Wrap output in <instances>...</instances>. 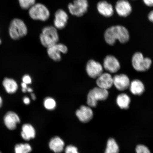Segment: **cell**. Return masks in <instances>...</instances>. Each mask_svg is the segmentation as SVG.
<instances>
[{
    "label": "cell",
    "instance_id": "cell-7",
    "mask_svg": "<svg viewBox=\"0 0 153 153\" xmlns=\"http://www.w3.org/2000/svg\"><path fill=\"white\" fill-rule=\"evenodd\" d=\"M68 51V48L65 45L58 43L47 48L48 55L55 62H60L62 59L61 54H66Z\"/></svg>",
    "mask_w": 153,
    "mask_h": 153
},
{
    "label": "cell",
    "instance_id": "cell-17",
    "mask_svg": "<svg viewBox=\"0 0 153 153\" xmlns=\"http://www.w3.org/2000/svg\"><path fill=\"white\" fill-rule=\"evenodd\" d=\"M49 146L51 150L55 153H61L64 150L65 143L60 137L56 136L51 139Z\"/></svg>",
    "mask_w": 153,
    "mask_h": 153
},
{
    "label": "cell",
    "instance_id": "cell-6",
    "mask_svg": "<svg viewBox=\"0 0 153 153\" xmlns=\"http://www.w3.org/2000/svg\"><path fill=\"white\" fill-rule=\"evenodd\" d=\"M132 65L134 69L138 72H145L150 68L152 61L148 57H144L142 53L137 52L132 58Z\"/></svg>",
    "mask_w": 153,
    "mask_h": 153
},
{
    "label": "cell",
    "instance_id": "cell-26",
    "mask_svg": "<svg viewBox=\"0 0 153 153\" xmlns=\"http://www.w3.org/2000/svg\"><path fill=\"white\" fill-rule=\"evenodd\" d=\"M19 4L22 8L29 9L36 3V0H18Z\"/></svg>",
    "mask_w": 153,
    "mask_h": 153
},
{
    "label": "cell",
    "instance_id": "cell-34",
    "mask_svg": "<svg viewBox=\"0 0 153 153\" xmlns=\"http://www.w3.org/2000/svg\"><path fill=\"white\" fill-rule=\"evenodd\" d=\"M30 95H31V97H32V99H33V100H36V97L35 94H34V93H32Z\"/></svg>",
    "mask_w": 153,
    "mask_h": 153
},
{
    "label": "cell",
    "instance_id": "cell-33",
    "mask_svg": "<svg viewBox=\"0 0 153 153\" xmlns=\"http://www.w3.org/2000/svg\"><path fill=\"white\" fill-rule=\"evenodd\" d=\"M149 20L153 23V10L151 11L148 15Z\"/></svg>",
    "mask_w": 153,
    "mask_h": 153
},
{
    "label": "cell",
    "instance_id": "cell-32",
    "mask_svg": "<svg viewBox=\"0 0 153 153\" xmlns=\"http://www.w3.org/2000/svg\"><path fill=\"white\" fill-rule=\"evenodd\" d=\"M23 101L25 104L29 105L30 103V99L28 97H25L23 99Z\"/></svg>",
    "mask_w": 153,
    "mask_h": 153
},
{
    "label": "cell",
    "instance_id": "cell-37",
    "mask_svg": "<svg viewBox=\"0 0 153 153\" xmlns=\"http://www.w3.org/2000/svg\"><path fill=\"white\" fill-rule=\"evenodd\" d=\"M1 39H0V45H1Z\"/></svg>",
    "mask_w": 153,
    "mask_h": 153
},
{
    "label": "cell",
    "instance_id": "cell-30",
    "mask_svg": "<svg viewBox=\"0 0 153 153\" xmlns=\"http://www.w3.org/2000/svg\"><path fill=\"white\" fill-rule=\"evenodd\" d=\"M145 4L149 7L153 6V0H143Z\"/></svg>",
    "mask_w": 153,
    "mask_h": 153
},
{
    "label": "cell",
    "instance_id": "cell-24",
    "mask_svg": "<svg viewBox=\"0 0 153 153\" xmlns=\"http://www.w3.org/2000/svg\"><path fill=\"white\" fill-rule=\"evenodd\" d=\"M15 153H30L32 149L28 143H19L15 145Z\"/></svg>",
    "mask_w": 153,
    "mask_h": 153
},
{
    "label": "cell",
    "instance_id": "cell-21",
    "mask_svg": "<svg viewBox=\"0 0 153 153\" xmlns=\"http://www.w3.org/2000/svg\"><path fill=\"white\" fill-rule=\"evenodd\" d=\"M3 85L6 91L10 94L16 93L18 88V84L12 78H5L3 81Z\"/></svg>",
    "mask_w": 153,
    "mask_h": 153
},
{
    "label": "cell",
    "instance_id": "cell-20",
    "mask_svg": "<svg viewBox=\"0 0 153 153\" xmlns=\"http://www.w3.org/2000/svg\"><path fill=\"white\" fill-rule=\"evenodd\" d=\"M129 88L133 94L142 95L145 91V86L143 82L139 79H135L131 82Z\"/></svg>",
    "mask_w": 153,
    "mask_h": 153
},
{
    "label": "cell",
    "instance_id": "cell-31",
    "mask_svg": "<svg viewBox=\"0 0 153 153\" xmlns=\"http://www.w3.org/2000/svg\"><path fill=\"white\" fill-rule=\"evenodd\" d=\"M21 86H22V91L23 92H26L27 91V85L22 82V84H21Z\"/></svg>",
    "mask_w": 153,
    "mask_h": 153
},
{
    "label": "cell",
    "instance_id": "cell-25",
    "mask_svg": "<svg viewBox=\"0 0 153 153\" xmlns=\"http://www.w3.org/2000/svg\"><path fill=\"white\" fill-rule=\"evenodd\" d=\"M44 106L47 110H53L56 108V103L54 99L50 97L45 98L43 102Z\"/></svg>",
    "mask_w": 153,
    "mask_h": 153
},
{
    "label": "cell",
    "instance_id": "cell-8",
    "mask_svg": "<svg viewBox=\"0 0 153 153\" xmlns=\"http://www.w3.org/2000/svg\"><path fill=\"white\" fill-rule=\"evenodd\" d=\"M88 7L87 0H75L68 6L69 11L72 15L81 17L87 12Z\"/></svg>",
    "mask_w": 153,
    "mask_h": 153
},
{
    "label": "cell",
    "instance_id": "cell-27",
    "mask_svg": "<svg viewBox=\"0 0 153 153\" xmlns=\"http://www.w3.org/2000/svg\"><path fill=\"white\" fill-rule=\"evenodd\" d=\"M135 151L136 153H151L148 147L143 145H137Z\"/></svg>",
    "mask_w": 153,
    "mask_h": 153
},
{
    "label": "cell",
    "instance_id": "cell-18",
    "mask_svg": "<svg viewBox=\"0 0 153 153\" xmlns=\"http://www.w3.org/2000/svg\"><path fill=\"white\" fill-rule=\"evenodd\" d=\"M97 7L99 12L104 16L110 17L113 15L114 11L112 5L106 1L99 2Z\"/></svg>",
    "mask_w": 153,
    "mask_h": 153
},
{
    "label": "cell",
    "instance_id": "cell-29",
    "mask_svg": "<svg viewBox=\"0 0 153 153\" xmlns=\"http://www.w3.org/2000/svg\"><path fill=\"white\" fill-rule=\"evenodd\" d=\"M22 82L26 83L27 85H29L31 84L32 82V78L30 76L28 75V74H25L22 78Z\"/></svg>",
    "mask_w": 153,
    "mask_h": 153
},
{
    "label": "cell",
    "instance_id": "cell-5",
    "mask_svg": "<svg viewBox=\"0 0 153 153\" xmlns=\"http://www.w3.org/2000/svg\"><path fill=\"white\" fill-rule=\"evenodd\" d=\"M29 15L33 20L45 22L49 18L50 13L47 7L41 3H35L29 9Z\"/></svg>",
    "mask_w": 153,
    "mask_h": 153
},
{
    "label": "cell",
    "instance_id": "cell-36",
    "mask_svg": "<svg viewBox=\"0 0 153 153\" xmlns=\"http://www.w3.org/2000/svg\"><path fill=\"white\" fill-rule=\"evenodd\" d=\"M2 99L1 97L0 96V108H1L2 105Z\"/></svg>",
    "mask_w": 153,
    "mask_h": 153
},
{
    "label": "cell",
    "instance_id": "cell-3",
    "mask_svg": "<svg viewBox=\"0 0 153 153\" xmlns=\"http://www.w3.org/2000/svg\"><path fill=\"white\" fill-rule=\"evenodd\" d=\"M9 30L10 36L14 40H18L24 37L28 32L27 28L23 21L17 18L11 21Z\"/></svg>",
    "mask_w": 153,
    "mask_h": 153
},
{
    "label": "cell",
    "instance_id": "cell-2",
    "mask_svg": "<svg viewBox=\"0 0 153 153\" xmlns=\"http://www.w3.org/2000/svg\"><path fill=\"white\" fill-rule=\"evenodd\" d=\"M40 41L43 47L49 48L58 43L59 37L54 26H46L43 28L39 36Z\"/></svg>",
    "mask_w": 153,
    "mask_h": 153
},
{
    "label": "cell",
    "instance_id": "cell-28",
    "mask_svg": "<svg viewBox=\"0 0 153 153\" xmlns=\"http://www.w3.org/2000/svg\"><path fill=\"white\" fill-rule=\"evenodd\" d=\"M65 153H79L76 147L72 145H69L65 149Z\"/></svg>",
    "mask_w": 153,
    "mask_h": 153
},
{
    "label": "cell",
    "instance_id": "cell-9",
    "mask_svg": "<svg viewBox=\"0 0 153 153\" xmlns=\"http://www.w3.org/2000/svg\"><path fill=\"white\" fill-rule=\"evenodd\" d=\"M85 70L90 77L97 79L102 73L103 67L100 62L94 60H90L86 64Z\"/></svg>",
    "mask_w": 153,
    "mask_h": 153
},
{
    "label": "cell",
    "instance_id": "cell-38",
    "mask_svg": "<svg viewBox=\"0 0 153 153\" xmlns=\"http://www.w3.org/2000/svg\"><path fill=\"white\" fill-rule=\"evenodd\" d=\"M0 153H1V152H0Z\"/></svg>",
    "mask_w": 153,
    "mask_h": 153
},
{
    "label": "cell",
    "instance_id": "cell-19",
    "mask_svg": "<svg viewBox=\"0 0 153 153\" xmlns=\"http://www.w3.org/2000/svg\"><path fill=\"white\" fill-rule=\"evenodd\" d=\"M36 134L35 129L31 124L26 123L22 126L21 135L24 140L29 141L35 138Z\"/></svg>",
    "mask_w": 153,
    "mask_h": 153
},
{
    "label": "cell",
    "instance_id": "cell-16",
    "mask_svg": "<svg viewBox=\"0 0 153 153\" xmlns=\"http://www.w3.org/2000/svg\"><path fill=\"white\" fill-rule=\"evenodd\" d=\"M116 10L120 16L126 17L131 14L132 8L128 1L126 0H120L116 4Z\"/></svg>",
    "mask_w": 153,
    "mask_h": 153
},
{
    "label": "cell",
    "instance_id": "cell-23",
    "mask_svg": "<svg viewBox=\"0 0 153 153\" xmlns=\"http://www.w3.org/2000/svg\"><path fill=\"white\" fill-rule=\"evenodd\" d=\"M120 149L117 143L113 138L108 140L104 153H119Z\"/></svg>",
    "mask_w": 153,
    "mask_h": 153
},
{
    "label": "cell",
    "instance_id": "cell-35",
    "mask_svg": "<svg viewBox=\"0 0 153 153\" xmlns=\"http://www.w3.org/2000/svg\"><path fill=\"white\" fill-rule=\"evenodd\" d=\"M27 91L29 93H32L33 92V89L31 88L28 87L27 89Z\"/></svg>",
    "mask_w": 153,
    "mask_h": 153
},
{
    "label": "cell",
    "instance_id": "cell-4",
    "mask_svg": "<svg viewBox=\"0 0 153 153\" xmlns=\"http://www.w3.org/2000/svg\"><path fill=\"white\" fill-rule=\"evenodd\" d=\"M108 95V92L107 90L99 87L93 88L88 93L87 104L91 108H95L97 106L98 101L106 100Z\"/></svg>",
    "mask_w": 153,
    "mask_h": 153
},
{
    "label": "cell",
    "instance_id": "cell-1",
    "mask_svg": "<svg viewBox=\"0 0 153 153\" xmlns=\"http://www.w3.org/2000/svg\"><path fill=\"white\" fill-rule=\"evenodd\" d=\"M130 36L128 31L124 26H115L107 29L104 33L105 41L112 45L118 40L120 43H125L129 41Z\"/></svg>",
    "mask_w": 153,
    "mask_h": 153
},
{
    "label": "cell",
    "instance_id": "cell-12",
    "mask_svg": "<svg viewBox=\"0 0 153 153\" xmlns=\"http://www.w3.org/2000/svg\"><path fill=\"white\" fill-rule=\"evenodd\" d=\"M68 19V16L66 12L62 9H59L55 14L54 26L57 30L63 29L65 27Z\"/></svg>",
    "mask_w": 153,
    "mask_h": 153
},
{
    "label": "cell",
    "instance_id": "cell-22",
    "mask_svg": "<svg viewBox=\"0 0 153 153\" xmlns=\"http://www.w3.org/2000/svg\"><path fill=\"white\" fill-rule=\"evenodd\" d=\"M131 102V98L126 93L120 94L117 97V104L122 109L126 110L128 108Z\"/></svg>",
    "mask_w": 153,
    "mask_h": 153
},
{
    "label": "cell",
    "instance_id": "cell-11",
    "mask_svg": "<svg viewBox=\"0 0 153 153\" xmlns=\"http://www.w3.org/2000/svg\"><path fill=\"white\" fill-rule=\"evenodd\" d=\"M76 117L82 123H86L90 121L93 117L94 114L91 107L82 105L76 111Z\"/></svg>",
    "mask_w": 153,
    "mask_h": 153
},
{
    "label": "cell",
    "instance_id": "cell-13",
    "mask_svg": "<svg viewBox=\"0 0 153 153\" xmlns=\"http://www.w3.org/2000/svg\"><path fill=\"white\" fill-rule=\"evenodd\" d=\"M113 78V85L118 91H124L129 88L131 82L128 76L126 74H117Z\"/></svg>",
    "mask_w": 153,
    "mask_h": 153
},
{
    "label": "cell",
    "instance_id": "cell-14",
    "mask_svg": "<svg viewBox=\"0 0 153 153\" xmlns=\"http://www.w3.org/2000/svg\"><path fill=\"white\" fill-rule=\"evenodd\" d=\"M96 83L97 87L108 90L113 85V78L108 73H102L97 78Z\"/></svg>",
    "mask_w": 153,
    "mask_h": 153
},
{
    "label": "cell",
    "instance_id": "cell-10",
    "mask_svg": "<svg viewBox=\"0 0 153 153\" xmlns=\"http://www.w3.org/2000/svg\"><path fill=\"white\" fill-rule=\"evenodd\" d=\"M103 67L111 73H115L119 70L120 65L119 61L112 55H108L104 59Z\"/></svg>",
    "mask_w": 153,
    "mask_h": 153
},
{
    "label": "cell",
    "instance_id": "cell-15",
    "mask_svg": "<svg viewBox=\"0 0 153 153\" xmlns=\"http://www.w3.org/2000/svg\"><path fill=\"white\" fill-rule=\"evenodd\" d=\"M4 120L5 125L10 130H14L16 129L17 124L20 122L18 115L12 111L7 112L4 116Z\"/></svg>",
    "mask_w": 153,
    "mask_h": 153
}]
</instances>
